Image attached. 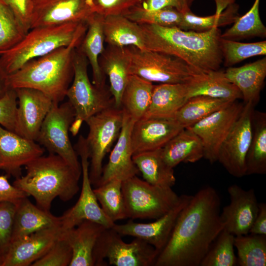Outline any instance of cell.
Returning <instances> with one entry per match:
<instances>
[{"mask_svg": "<svg viewBox=\"0 0 266 266\" xmlns=\"http://www.w3.org/2000/svg\"><path fill=\"white\" fill-rule=\"evenodd\" d=\"M220 207V196L210 186L192 196L180 213L154 266H200L211 245L224 229Z\"/></svg>", "mask_w": 266, "mask_h": 266, "instance_id": "6da1fadb", "label": "cell"}, {"mask_svg": "<svg viewBox=\"0 0 266 266\" xmlns=\"http://www.w3.org/2000/svg\"><path fill=\"white\" fill-rule=\"evenodd\" d=\"M144 49L178 58L200 73L218 70L223 63L218 28L205 32L185 31L177 27L140 25Z\"/></svg>", "mask_w": 266, "mask_h": 266, "instance_id": "7a4b0ae2", "label": "cell"}, {"mask_svg": "<svg viewBox=\"0 0 266 266\" xmlns=\"http://www.w3.org/2000/svg\"><path fill=\"white\" fill-rule=\"evenodd\" d=\"M85 33L79 35L68 46L31 60L7 75L9 89H34L47 95L53 102L59 103L66 97L73 79L74 51Z\"/></svg>", "mask_w": 266, "mask_h": 266, "instance_id": "3957f363", "label": "cell"}, {"mask_svg": "<svg viewBox=\"0 0 266 266\" xmlns=\"http://www.w3.org/2000/svg\"><path fill=\"white\" fill-rule=\"evenodd\" d=\"M26 174L16 178L13 185L33 197L36 205L50 211L53 200H71L79 190L81 174L59 156H41L25 166Z\"/></svg>", "mask_w": 266, "mask_h": 266, "instance_id": "277c9868", "label": "cell"}, {"mask_svg": "<svg viewBox=\"0 0 266 266\" xmlns=\"http://www.w3.org/2000/svg\"><path fill=\"white\" fill-rule=\"evenodd\" d=\"M87 28V23L32 28L19 43L0 55V67L7 75L13 73L28 62L68 46Z\"/></svg>", "mask_w": 266, "mask_h": 266, "instance_id": "5b68a950", "label": "cell"}, {"mask_svg": "<svg viewBox=\"0 0 266 266\" xmlns=\"http://www.w3.org/2000/svg\"><path fill=\"white\" fill-rule=\"evenodd\" d=\"M88 65L87 58L78 46L74 53L72 83L66 94L75 112V117L69 129L73 136L77 134L82 123L90 117L114 105L109 87H99L90 81Z\"/></svg>", "mask_w": 266, "mask_h": 266, "instance_id": "8992f818", "label": "cell"}, {"mask_svg": "<svg viewBox=\"0 0 266 266\" xmlns=\"http://www.w3.org/2000/svg\"><path fill=\"white\" fill-rule=\"evenodd\" d=\"M122 191L127 218L156 219L179 201L171 187L152 185L136 175L122 182Z\"/></svg>", "mask_w": 266, "mask_h": 266, "instance_id": "52a82bcc", "label": "cell"}, {"mask_svg": "<svg viewBox=\"0 0 266 266\" xmlns=\"http://www.w3.org/2000/svg\"><path fill=\"white\" fill-rule=\"evenodd\" d=\"M130 61V73L152 83H184L200 72L181 59L133 46L124 47Z\"/></svg>", "mask_w": 266, "mask_h": 266, "instance_id": "ba28073f", "label": "cell"}, {"mask_svg": "<svg viewBox=\"0 0 266 266\" xmlns=\"http://www.w3.org/2000/svg\"><path fill=\"white\" fill-rule=\"evenodd\" d=\"M113 229L106 228L102 232L93 252L94 266H154L159 252L145 241L134 238L125 242Z\"/></svg>", "mask_w": 266, "mask_h": 266, "instance_id": "9c48e42d", "label": "cell"}, {"mask_svg": "<svg viewBox=\"0 0 266 266\" xmlns=\"http://www.w3.org/2000/svg\"><path fill=\"white\" fill-rule=\"evenodd\" d=\"M124 111L114 105L90 117L85 122L89 128L86 138L91 159L89 177L95 187L101 175L102 163L120 134Z\"/></svg>", "mask_w": 266, "mask_h": 266, "instance_id": "30bf717a", "label": "cell"}, {"mask_svg": "<svg viewBox=\"0 0 266 266\" xmlns=\"http://www.w3.org/2000/svg\"><path fill=\"white\" fill-rule=\"evenodd\" d=\"M74 117V110L68 101L60 105L53 102L42 124L35 141L50 153L61 157L75 171L81 174V164L69 136V129Z\"/></svg>", "mask_w": 266, "mask_h": 266, "instance_id": "8fae6325", "label": "cell"}, {"mask_svg": "<svg viewBox=\"0 0 266 266\" xmlns=\"http://www.w3.org/2000/svg\"><path fill=\"white\" fill-rule=\"evenodd\" d=\"M74 149L81 158L82 188L76 203L60 216L64 231L73 228L85 220L111 228L115 223L109 220L100 207L94 194L89 177V152L86 138L80 135Z\"/></svg>", "mask_w": 266, "mask_h": 266, "instance_id": "7c38bea8", "label": "cell"}, {"mask_svg": "<svg viewBox=\"0 0 266 266\" xmlns=\"http://www.w3.org/2000/svg\"><path fill=\"white\" fill-rule=\"evenodd\" d=\"M255 105L244 104L242 111L218 152V161L232 176L246 175V157L253 135V119Z\"/></svg>", "mask_w": 266, "mask_h": 266, "instance_id": "4fadbf2b", "label": "cell"}, {"mask_svg": "<svg viewBox=\"0 0 266 266\" xmlns=\"http://www.w3.org/2000/svg\"><path fill=\"white\" fill-rule=\"evenodd\" d=\"M243 103L235 100L213 113L190 128L202 141L203 158L213 164L218 161L219 149L239 116Z\"/></svg>", "mask_w": 266, "mask_h": 266, "instance_id": "5bb4252c", "label": "cell"}, {"mask_svg": "<svg viewBox=\"0 0 266 266\" xmlns=\"http://www.w3.org/2000/svg\"><path fill=\"white\" fill-rule=\"evenodd\" d=\"M192 196L180 195L179 201L172 209L153 222L137 223L130 219L124 224L115 223L112 228L122 236H130L145 241L159 253L167 243L180 213Z\"/></svg>", "mask_w": 266, "mask_h": 266, "instance_id": "9a60e30c", "label": "cell"}, {"mask_svg": "<svg viewBox=\"0 0 266 266\" xmlns=\"http://www.w3.org/2000/svg\"><path fill=\"white\" fill-rule=\"evenodd\" d=\"M31 29L70 23H87L95 13L92 0H33Z\"/></svg>", "mask_w": 266, "mask_h": 266, "instance_id": "2e32d148", "label": "cell"}, {"mask_svg": "<svg viewBox=\"0 0 266 266\" xmlns=\"http://www.w3.org/2000/svg\"><path fill=\"white\" fill-rule=\"evenodd\" d=\"M14 90L18 102L15 133L35 141L53 101L43 93L34 89L19 88Z\"/></svg>", "mask_w": 266, "mask_h": 266, "instance_id": "e0dca14e", "label": "cell"}, {"mask_svg": "<svg viewBox=\"0 0 266 266\" xmlns=\"http://www.w3.org/2000/svg\"><path fill=\"white\" fill-rule=\"evenodd\" d=\"M228 192L230 202L220 213L224 229L234 236L248 234L259 211L255 191L233 184L228 187Z\"/></svg>", "mask_w": 266, "mask_h": 266, "instance_id": "ac0fdd59", "label": "cell"}, {"mask_svg": "<svg viewBox=\"0 0 266 266\" xmlns=\"http://www.w3.org/2000/svg\"><path fill=\"white\" fill-rule=\"evenodd\" d=\"M65 231L61 226L42 229L12 241L1 266H28L42 257Z\"/></svg>", "mask_w": 266, "mask_h": 266, "instance_id": "d6986e66", "label": "cell"}, {"mask_svg": "<svg viewBox=\"0 0 266 266\" xmlns=\"http://www.w3.org/2000/svg\"><path fill=\"white\" fill-rule=\"evenodd\" d=\"M123 111V122L120 134L95 187L113 179L123 182L139 172L133 160L131 133L134 121L125 111Z\"/></svg>", "mask_w": 266, "mask_h": 266, "instance_id": "ffe728a7", "label": "cell"}, {"mask_svg": "<svg viewBox=\"0 0 266 266\" xmlns=\"http://www.w3.org/2000/svg\"><path fill=\"white\" fill-rule=\"evenodd\" d=\"M184 128L173 118L143 117L131 133L133 155L162 148Z\"/></svg>", "mask_w": 266, "mask_h": 266, "instance_id": "44dd1931", "label": "cell"}, {"mask_svg": "<svg viewBox=\"0 0 266 266\" xmlns=\"http://www.w3.org/2000/svg\"><path fill=\"white\" fill-rule=\"evenodd\" d=\"M44 149L35 141L0 125V169L8 176H21V167L42 156Z\"/></svg>", "mask_w": 266, "mask_h": 266, "instance_id": "7402d4cb", "label": "cell"}, {"mask_svg": "<svg viewBox=\"0 0 266 266\" xmlns=\"http://www.w3.org/2000/svg\"><path fill=\"white\" fill-rule=\"evenodd\" d=\"M100 67L108 77L114 106L121 107L123 92L130 73V61L124 47L107 45L99 59Z\"/></svg>", "mask_w": 266, "mask_h": 266, "instance_id": "603a6c76", "label": "cell"}, {"mask_svg": "<svg viewBox=\"0 0 266 266\" xmlns=\"http://www.w3.org/2000/svg\"><path fill=\"white\" fill-rule=\"evenodd\" d=\"M106 228L99 223L85 220L64 232L72 251L69 266H94L93 250L98 238Z\"/></svg>", "mask_w": 266, "mask_h": 266, "instance_id": "cb8c5ba5", "label": "cell"}, {"mask_svg": "<svg viewBox=\"0 0 266 266\" xmlns=\"http://www.w3.org/2000/svg\"><path fill=\"white\" fill-rule=\"evenodd\" d=\"M61 226L60 217L52 214L28 199L23 198L16 202L11 242L36 231Z\"/></svg>", "mask_w": 266, "mask_h": 266, "instance_id": "d4e9b609", "label": "cell"}, {"mask_svg": "<svg viewBox=\"0 0 266 266\" xmlns=\"http://www.w3.org/2000/svg\"><path fill=\"white\" fill-rule=\"evenodd\" d=\"M224 73L240 91L244 104H257L266 76V57L241 66L229 67Z\"/></svg>", "mask_w": 266, "mask_h": 266, "instance_id": "484cf974", "label": "cell"}, {"mask_svg": "<svg viewBox=\"0 0 266 266\" xmlns=\"http://www.w3.org/2000/svg\"><path fill=\"white\" fill-rule=\"evenodd\" d=\"M186 84L188 99L204 96L231 101L242 99L237 88L219 69L198 73Z\"/></svg>", "mask_w": 266, "mask_h": 266, "instance_id": "4316f807", "label": "cell"}, {"mask_svg": "<svg viewBox=\"0 0 266 266\" xmlns=\"http://www.w3.org/2000/svg\"><path fill=\"white\" fill-rule=\"evenodd\" d=\"M104 16L94 13L87 21V28L78 48L86 56L90 65L93 75L92 83L97 87H106V76L102 72L99 59L104 50L103 30Z\"/></svg>", "mask_w": 266, "mask_h": 266, "instance_id": "83f0119b", "label": "cell"}, {"mask_svg": "<svg viewBox=\"0 0 266 266\" xmlns=\"http://www.w3.org/2000/svg\"><path fill=\"white\" fill-rule=\"evenodd\" d=\"M165 162L174 168L181 163H195L203 158V146L199 136L190 128H184L161 149Z\"/></svg>", "mask_w": 266, "mask_h": 266, "instance_id": "f1b7e54d", "label": "cell"}, {"mask_svg": "<svg viewBox=\"0 0 266 266\" xmlns=\"http://www.w3.org/2000/svg\"><path fill=\"white\" fill-rule=\"evenodd\" d=\"M188 100L186 83L154 85L151 102L144 117H173Z\"/></svg>", "mask_w": 266, "mask_h": 266, "instance_id": "f546056e", "label": "cell"}, {"mask_svg": "<svg viewBox=\"0 0 266 266\" xmlns=\"http://www.w3.org/2000/svg\"><path fill=\"white\" fill-rule=\"evenodd\" d=\"M103 30L104 42L107 45L120 47L133 46L144 49L141 26L124 15L104 16Z\"/></svg>", "mask_w": 266, "mask_h": 266, "instance_id": "4dcf8cb0", "label": "cell"}, {"mask_svg": "<svg viewBox=\"0 0 266 266\" xmlns=\"http://www.w3.org/2000/svg\"><path fill=\"white\" fill-rule=\"evenodd\" d=\"M161 149L133 154V160L145 181L153 185L172 188L176 182L173 168L165 162Z\"/></svg>", "mask_w": 266, "mask_h": 266, "instance_id": "1f68e13d", "label": "cell"}, {"mask_svg": "<svg viewBox=\"0 0 266 266\" xmlns=\"http://www.w3.org/2000/svg\"><path fill=\"white\" fill-rule=\"evenodd\" d=\"M154 85L130 74L121 98V107L134 121L144 117L150 105Z\"/></svg>", "mask_w": 266, "mask_h": 266, "instance_id": "d6a6232c", "label": "cell"}, {"mask_svg": "<svg viewBox=\"0 0 266 266\" xmlns=\"http://www.w3.org/2000/svg\"><path fill=\"white\" fill-rule=\"evenodd\" d=\"M246 175L266 173V113L254 111L253 135L246 157Z\"/></svg>", "mask_w": 266, "mask_h": 266, "instance_id": "836d02e7", "label": "cell"}, {"mask_svg": "<svg viewBox=\"0 0 266 266\" xmlns=\"http://www.w3.org/2000/svg\"><path fill=\"white\" fill-rule=\"evenodd\" d=\"M233 101L204 96L191 97L178 110L173 118L184 128H189Z\"/></svg>", "mask_w": 266, "mask_h": 266, "instance_id": "e575fe53", "label": "cell"}, {"mask_svg": "<svg viewBox=\"0 0 266 266\" xmlns=\"http://www.w3.org/2000/svg\"><path fill=\"white\" fill-rule=\"evenodd\" d=\"M122 185L121 180L113 179L93 189L104 213L114 223L127 218Z\"/></svg>", "mask_w": 266, "mask_h": 266, "instance_id": "d590c367", "label": "cell"}, {"mask_svg": "<svg viewBox=\"0 0 266 266\" xmlns=\"http://www.w3.org/2000/svg\"><path fill=\"white\" fill-rule=\"evenodd\" d=\"M234 248L240 266H266V235L248 233L235 236Z\"/></svg>", "mask_w": 266, "mask_h": 266, "instance_id": "8d00e7d4", "label": "cell"}, {"mask_svg": "<svg viewBox=\"0 0 266 266\" xmlns=\"http://www.w3.org/2000/svg\"><path fill=\"white\" fill-rule=\"evenodd\" d=\"M260 2V0H255L249 11L238 17L233 26L221 33V38L235 40L253 37H266V28L259 13Z\"/></svg>", "mask_w": 266, "mask_h": 266, "instance_id": "74e56055", "label": "cell"}, {"mask_svg": "<svg viewBox=\"0 0 266 266\" xmlns=\"http://www.w3.org/2000/svg\"><path fill=\"white\" fill-rule=\"evenodd\" d=\"M238 7L237 5L233 3L221 13L215 12L213 15L204 17L197 16L191 10L182 13L183 18L179 28L201 32L230 24L234 23L238 17Z\"/></svg>", "mask_w": 266, "mask_h": 266, "instance_id": "f35d334b", "label": "cell"}, {"mask_svg": "<svg viewBox=\"0 0 266 266\" xmlns=\"http://www.w3.org/2000/svg\"><path fill=\"white\" fill-rule=\"evenodd\" d=\"M124 16L139 25L152 24L179 28L183 18V13L172 7L147 10L142 5L132 8Z\"/></svg>", "mask_w": 266, "mask_h": 266, "instance_id": "ab89813d", "label": "cell"}, {"mask_svg": "<svg viewBox=\"0 0 266 266\" xmlns=\"http://www.w3.org/2000/svg\"><path fill=\"white\" fill-rule=\"evenodd\" d=\"M235 236L223 229L211 245L200 266H234L237 258L234 253Z\"/></svg>", "mask_w": 266, "mask_h": 266, "instance_id": "60d3db41", "label": "cell"}, {"mask_svg": "<svg viewBox=\"0 0 266 266\" xmlns=\"http://www.w3.org/2000/svg\"><path fill=\"white\" fill-rule=\"evenodd\" d=\"M27 33L9 7L0 0V55L16 45Z\"/></svg>", "mask_w": 266, "mask_h": 266, "instance_id": "b9f144b4", "label": "cell"}, {"mask_svg": "<svg viewBox=\"0 0 266 266\" xmlns=\"http://www.w3.org/2000/svg\"><path fill=\"white\" fill-rule=\"evenodd\" d=\"M220 49L224 66L229 67L246 59L266 55V41L242 43L221 38Z\"/></svg>", "mask_w": 266, "mask_h": 266, "instance_id": "7bdbcfd3", "label": "cell"}, {"mask_svg": "<svg viewBox=\"0 0 266 266\" xmlns=\"http://www.w3.org/2000/svg\"><path fill=\"white\" fill-rule=\"evenodd\" d=\"M72 258V249L64 232L48 251L31 266H69Z\"/></svg>", "mask_w": 266, "mask_h": 266, "instance_id": "ee69618b", "label": "cell"}, {"mask_svg": "<svg viewBox=\"0 0 266 266\" xmlns=\"http://www.w3.org/2000/svg\"><path fill=\"white\" fill-rule=\"evenodd\" d=\"M16 203L0 202V256L3 258L11 242Z\"/></svg>", "mask_w": 266, "mask_h": 266, "instance_id": "f6af8a7d", "label": "cell"}, {"mask_svg": "<svg viewBox=\"0 0 266 266\" xmlns=\"http://www.w3.org/2000/svg\"><path fill=\"white\" fill-rule=\"evenodd\" d=\"M145 0H92L95 13L103 16L125 15L132 8L141 5Z\"/></svg>", "mask_w": 266, "mask_h": 266, "instance_id": "bcb514c9", "label": "cell"}, {"mask_svg": "<svg viewBox=\"0 0 266 266\" xmlns=\"http://www.w3.org/2000/svg\"><path fill=\"white\" fill-rule=\"evenodd\" d=\"M17 97L14 89H9L0 98V125L15 132L17 109Z\"/></svg>", "mask_w": 266, "mask_h": 266, "instance_id": "7dc6e473", "label": "cell"}, {"mask_svg": "<svg viewBox=\"0 0 266 266\" xmlns=\"http://www.w3.org/2000/svg\"><path fill=\"white\" fill-rule=\"evenodd\" d=\"M28 33L31 29L33 0H3Z\"/></svg>", "mask_w": 266, "mask_h": 266, "instance_id": "c3c4849f", "label": "cell"}, {"mask_svg": "<svg viewBox=\"0 0 266 266\" xmlns=\"http://www.w3.org/2000/svg\"><path fill=\"white\" fill-rule=\"evenodd\" d=\"M194 0H145L142 4L143 8L156 10L166 7H172L181 13L190 11Z\"/></svg>", "mask_w": 266, "mask_h": 266, "instance_id": "681fc988", "label": "cell"}, {"mask_svg": "<svg viewBox=\"0 0 266 266\" xmlns=\"http://www.w3.org/2000/svg\"><path fill=\"white\" fill-rule=\"evenodd\" d=\"M8 177L6 174L0 175V202L11 201L16 203L20 199L30 196L11 184Z\"/></svg>", "mask_w": 266, "mask_h": 266, "instance_id": "f907efd6", "label": "cell"}, {"mask_svg": "<svg viewBox=\"0 0 266 266\" xmlns=\"http://www.w3.org/2000/svg\"><path fill=\"white\" fill-rule=\"evenodd\" d=\"M249 233L266 235V203H259L258 213Z\"/></svg>", "mask_w": 266, "mask_h": 266, "instance_id": "816d5d0a", "label": "cell"}, {"mask_svg": "<svg viewBox=\"0 0 266 266\" xmlns=\"http://www.w3.org/2000/svg\"><path fill=\"white\" fill-rule=\"evenodd\" d=\"M7 75L0 67V98H2L9 89L7 83Z\"/></svg>", "mask_w": 266, "mask_h": 266, "instance_id": "f5cc1de1", "label": "cell"}, {"mask_svg": "<svg viewBox=\"0 0 266 266\" xmlns=\"http://www.w3.org/2000/svg\"><path fill=\"white\" fill-rule=\"evenodd\" d=\"M2 262V258L0 256V266H1Z\"/></svg>", "mask_w": 266, "mask_h": 266, "instance_id": "db71d44e", "label": "cell"}]
</instances>
